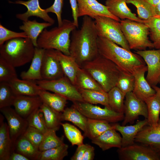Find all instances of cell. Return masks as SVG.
I'll use <instances>...</instances> for the list:
<instances>
[{"label":"cell","instance_id":"680465c9","mask_svg":"<svg viewBox=\"0 0 160 160\" xmlns=\"http://www.w3.org/2000/svg\"></svg>","mask_w":160,"mask_h":160},{"label":"cell","instance_id":"f1b7e54d","mask_svg":"<svg viewBox=\"0 0 160 160\" xmlns=\"http://www.w3.org/2000/svg\"><path fill=\"white\" fill-rule=\"evenodd\" d=\"M62 121L71 122L84 132L85 136L87 132V118L76 108L72 106L65 108L61 114Z\"/></svg>","mask_w":160,"mask_h":160},{"label":"cell","instance_id":"484cf974","mask_svg":"<svg viewBox=\"0 0 160 160\" xmlns=\"http://www.w3.org/2000/svg\"><path fill=\"white\" fill-rule=\"evenodd\" d=\"M23 23L19 27L20 29L26 33L35 47H38L37 39L40 33L44 29L52 25L47 22H39L36 20L23 21Z\"/></svg>","mask_w":160,"mask_h":160},{"label":"cell","instance_id":"7bdbcfd3","mask_svg":"<svg viewBox=\"0 0 160 160\" xmlns=\"http://www.w3.org/2000/svg\"><path fill=\"white\" fill-rule=\"evenodd\" d=\"M26 119L29 126L36 128L44 134L48 129L46 125L43 114L39 108L31 113Z\"/></svg>","mask_w":160,"mask_h":160},{"label":"cell","instance_id":"c3c4849f","mask_svg":"<svg viewBox=\"0 0 160 160\" xmlns=\"http://www.w3.org/2000/svg\"><path fill=\"white\" fill-rule=\"evenodd\" d=\"M64 0H54L53 4L50 7L45 9L47 13L55 14L57 17L58 26L62 23L61 14L63 5Z\"/></svg>","mask_w":160,"mask_h":160},{"label":"cell","instance_id":"b9f144b4","mask_svg":"<svg viewBox=\"0 0 160 160\" xmlns=\"http://www.w3.org/2000/svg\"><path fill=\"white\" fill-rule=\"evenodd\" d=\"M65 134L72 146L79 145L83 144L84 136L75 126L68 123H61Z\"/></svg>","mask_w":160,"mask_h":160},{"label":"cell","instance_id":"1f68e13d","mask_svg":"<svg viewBox=\"0 0 160 160\" xmlns=\"http://www.w3.org/2000/svg\"><path fill=\"white\" fill-rule=\"evenodd\" d=\"M147 108L148 125L156 127L159 119L160 114V97L156 93L145 101Z\"/></svg>","mask_w":160,"mask_h":160},{"label":"cell","instance_id":"d6a6232c","mask_svg":"<svg viewBox=\"0 0 160 160\" xmlns=\"http://www.w3.org/2000/svg\"><path fill=\"white\" fill-rule=\"evenodd\" d=\"M78 90L84 102L93 104H100L110 108L107 92L94 90Z\"/></svg>","mask_w":160,"mask_h":160},{"label":"cell","instance_id":"6f0895ef","mask_svg":"<svg viewBox=\"0 0 160 160\" xmlns=\"http://www.w3.org/2000/svg\"></svg>","mask_w":160,"mask_h":160},{"label":"cell","instance_id":"ee69618b","mask_svg":"<svg viewBox=\"0 0 160 160\" xmlns=\"http://www.w3.org/2000/svg\"><path fill=\"white\" fill-rule=\"evenodd\" d=\"M0 57V82H9L17 78L15 68Z\"/></svg>","mask_w":160,"mask_h":160},{"label":"cell","instance_id":"4dcf8cb0","mask_svg":"<svg viewBox=\"0 0 160 160\" xmlns=\"http://www.w3.org/2000/svg\"><path fill=\"white\" fill-rule=\"evenodd\" d=\"M15 151L27 157L30 160H37L41 152L23 135L15 143L13 151Z\"/></svg>","mask_w":160,"mask_h":160},{"label":"cell","instance_id":"83f0119b","mask_svg":"<svg viewBox=\"0 0 160 160\" xmlns=\"http://www.w3.org/2000/svg\"><path fill=\"white\" fill-rule=\"evenodd\" d=\"M38 95L44 103L55 111L62 112L67 103V99L65 97L55 93L41 89Z\"/></svg>","mask_w":160,"mask_h":160},{"label":"cell","instance_id":"30bf717a","mask_svg":"<svg viewBox=\"0 0 160 160\" xmlns=\"http://www.w3.org/2000/svg\"><path fill=\"white\" fill-rule=\"evenodd\" d=\"M117 152L120 160H160V152L140 143L121 147Z\"/></svg>","mask_w":160,"mask_h":160},{"label":"cell","instance_id":"816d5d0a","mask_svg":"<svg viewBox=\"0 0 160 160\" xmlns=\"http://www.w3.org/2000/svg\"><path fill=\"white\" fill-rule=\"evenodd\" d=\"M95 156V148L88 144V146L84 153L82 160H92Z\"/></svg>","mask_w":160,"mask_h":160},{"label":"cell","instance_id":"74e56055","mask_svg":"<svg viewBox=\"0 0 160 160\" xmlns=\"http://www.w3.org/2000/svg\"><path fill=\"white\" fill-rule=\"evenodd\" d=\"M126 3L136 7L138 17L142 20H148L156 16L155 6L145 0H127Z\"/></svg>","mask_w":160,"mask_h":160},{"label":"cell","instance_id":"52a82bcc","mask_svg":"<svg viewBox=\"0 0 160 160\" xmlns=\"http://www.w3.org/2000/svg\"><path fill=\"white\" fill-rule=\"evenodd\" d=\"M94 19L99 37L106 39L131 51L121 30L119 22L104 16H96Z\"/></svg>","mask_w":160,"mask_h":160},{"label":"cell","instance_id":"d6986e66","mask_svg":"<svg viewBox=\"0 0 160 160\" xmlns=\"http://www.w3.org/2000/svg\"><path fill=\"white\" fill-rule=\"evenodd\" d=\"M147 71V67L145 65L137 69L133 75L135 82L132 92L138 98L144 101L156 93V91L145 77V73Z\"/></svg>","mask_w":160,"mask_h":160},{"label":"cell","instance_id":"e0dca14e","mask_svg":"<svg viewBox=\"0 0 160 160\" xmlns=\"http://www.w3.org/2000/svg\"><path fill=\"white\" fill-rule=\"evenodd\" d=\"M135 142L148 145L160 152V118L157 126L146 125L137 133Z\"/></svg>","mask_w":160,"mask_h":160},{"label":"cell","instance_id":"4316f807","mask_svg":"<svg viewBox=\"0 0 160 160\" xmlns=\"http://www.w3.org/2000/svg\"><path fill=\"white\" fill-rule=\"evenodd\" d=\"M56 52L65 76L75 86L76 75L80 67L70 55H65L57 50Z\"/></svg>","mask_w":160,"mask_h":160},{"label":"cell","instance_id":"f5cc1de1","mask_svg":"<svg viewBox=\"0 0 160 160\" xmlns=\"http://www.w3.org/2000/svg\"><path fill=\"white\" fill-rule=\"evenodd\" d=\"M30 159L25 156L15 151L10 155L9 160H29Z\"/></svg>","mask_w":160,"mask_h":160},{"label":"cell","instance_id":"681fc988","mask_svg":"<svg viewBox=\"0 0 160 160\" xmlns=\"http://www.w3.org/2000/svg\"><path fill=\"white\" fill-rule=\"evenodd\" d=\"M72 10L73 22L76 28L79 26L78 6L77 0H69Z\"/></svg>","mask_w":160,"mask_h":160},{"label":"cell","instance_id":"f907efd6","mask_svg":"<svg viewBox=\"0 0 160 160\" xmlns=\"http://www.w3.org/2000/svg\"><path fill=\"white\" fill-rule=\"evenodd\" d=\"M88 144H82L78 146L73 155L70 159L71 160H82Z\"/></svg>","mask_w":160,"mask_h":160},{"label":"cell","instance_id":"bcb514c9","mask_svg":"<svg viewBox=\"0 0 160 160\" xmlns=\"http://www.w3.org/2000/svg\"><path fill=\"white\" fill-rule=\"evenodd\" d=\"M23 135L36 148L39 149L44 134L36 128L28 126Z\"/></svg>","mask_w":160,"mask_h":160},{"label":"cell","instance_id":"ffe728a7","mask_svg":"<svg viewBox=\"0 0 160 160\" xmlns=\"http://www.w3.org/2000/svg\"><path fill=\"white\" fill-rule=\"evenodd\" d=\"M127 0H106L105 6L113 15L122 19H129L140 23L144 20L136 16L132 13L126 4Z\"/></svg>","mask_w":160,"mask_h":160},{"label":"cell","instance_id":"ac0fdd59","mask_svg":"<svg viewBox=\"0 0 160 160\" xmlns=\"http://www.w3.org/2000/svg\"><path fill=\"white\" fill-rule=\"evenodd\" d=\"M43 102L38 96H17L13 105L16 112L26 119L33 112L39 108Z\"/></svg>","mask_w":160,"mask_h":160},{"label":"cell","instance_id":"f35d334b","mask_svg":"<svg viewBox=\"0 0 160 160\" xmlns=\"http://www.w3.org/2000/svg\"><path fill=\"white\" fill-rule=\"evenodd\" d=\"M68 145L64 143L55 148L41 151L38 160H62L68 154Z\"/></svg>","mask_w":160,"mask_h":160},{"label":"cell","instance_id":"603a6c76","mask_svg":"<svg viewBox=\"0 0 160 160\" xmlns=\"http://www.w3.org/2000/svg\"><path fill=\"white\" fill-rule=\"evenodd\" d=\"M45 49L35 47L34 54L30 66L28 70L22 72V79L34 81L42 80L41 71L42 59Z\"/></svg>","mask_w":160,"mask_h":160},{"label":"cell","instance_id":"d4e9b609","mask_svg":"<svg viewBox=\"0 0 160 160\" xmlns=\"http://www.w3.org/2000/svg\"><path fill=\"white\" fill-rule=\"evenodd\" d=\"M0 114V160H9L14 145L11 138L8 124L3 121Z\"/></svg>","mask_w":160,"mask_h":160},{"label":"cell","instance_id":"11a10c76","mask_svg":"<svg viewBox=\"0 0 160 160\" xmlns=\"http://www.w3.org/2000/svg\"><path fill=\"white\" fill-rule=\"evenodd\" d=\"M150 4L155 6L160 3V0H145Z\"/></svg>","mask_w":160,"mask_h":160},{"label":"cell","instance_id":"60d3db41","mask_svg":"<svg viewBox=\"0 0 160 160\" xmlns=\"http://www.w3.org/2000/svg\"><path fill=\"white\" fill-rule=\"evenodd\" d=\"M17 96L8 82H0V109L13 105Z\"/></svg>","mask_w":160,"mask_h":160},{"label":"cell","instance_id":"f6af8a7d","mask_svg":"<svg viewBox=\"0 0 160 160\" xmlns=\"http://www.w3.org/2000/svg\"><path fill=\"white\" fill-rule=\"evenodd\" d=\"M135 82V79L133 75L122 72L116 86L126 94L127 93L133 91Z\"/></svg>","mask_w":160,"mask_h":160},{"label":"cell","instance_id":"5bb4252c","mask_svg":"<svg viewBox=\"0 0 160 160\" xmlns=\"http://www.w3.org/2000/svg\"><path fill=\"white\" fill-rule=\"evenodd\" d=\"M0 110L7 121L14 147L17 140L23 135L28 126V122L25 119L21 116L10 106L1 108Z\"/></svg>","mask_w":160,"mask_h":160},{"label":"cell","instance_id":"4fadbf2b","mask_svg":"<svg viewBox=\"0 0 160 160\" xmlns=\"http://www.w3.org/2000/svg\"><path fill=\"white\" fill-rule=\"evenodd\" d=\"M42 80H52L65 76L56 50L46 49L43 55L41 71Z\"/></svg>","mask_w":160,"mask_h":160},{"label":"cell","instance_id":"f546056e","mask_svg":"<svg viewBox=\"0 0 160 160\" xmlns=\"http://www.w3.org/2000/svg\"><path fill=\"white\" fill-rule=\"evenodd\" d=\"M75 86L78 89L104 91L91 75L85 69L81 67L79 69L76 75Z\"/></svg>","mask_w":160,"mask_h":160},{"label":"cell","instance_id":"6da1fadb","mask_svg":"<svg viewBox=\"0 0 160 160\" xmlns=\"http://www.w3.org/2000/svg\"><path fill=\"white\" fill-rule=\"evenodd\" d=\"M71 34L70 55L80 67L99 55L98 36L92 18L87 16H84L80 28L75 29Z\"/></svg>","mask_w":160,"mask_h":160},{"label":"cell","instance_id":"7c38bea8","mask_svg":"<svg viewBox=\"0 0 160 160\" xmlns=\"http://www.w3.org/2000/svg\"><path fill=\"white\" fill-rule=\"evenodd\" d=\"M135 52L143 59L147 67L146 78L152 87L160 81V49L136 50Z\"/></svg>","mask_w":160,"mask_h":160},{"label":"cell","instance_id":"db71d44e","mask_svg":"<svg viewBox=\"0 0 160 160\" xmlns=\"http://www.w3.org/2000/svg\"><path fill=\"white\" fill-rule=\"evenodd\" d=\"M156 16L160 17V3L155 6Z\"/></svg>","mask_w":160,"mask_h":160},{"label":"cell","instance_id":"3957f363","mask_svg":"<svg viewBox=\"0 0 160 160\" xmlns=\"http://www.w3.org/2000/svg\"><path fill=\"white\" fill-rule=\"evenodd\" d=\"M73 21L64 19L62 24L49 30L44 29L37 39L38 47L46 49H54L69 55L70 34L76 29Z\"/></svg>","mask_w":160,"mask_h":160},{"label":"cell","instance_id":"8fae6325","mask_svg":"<svg viewBox=\"0 0 160 160\" xmlns=\"http://www.w3.org/2000/svg\"><path fill=\"white\" fill-rule=\"evenodd\" d=\"M124 101V118L122 125L133 124L140 116L148 117V110L145 102L138 98L132 92L126 94Z\"/></svg>","mask_w":160,"mask_h":160},{"label":"cell","instance_id":"cb8c5ba5","mask_svg":"<svg viewBox=\"0 0 160 160\" xmlns=\"http://www.w3.org/2000/svg\"><path fill=\"white\" fill-rule=\"evenodd\" d=\"M17 96H38L41 89L34 81L15 78L8 82Z\"/></svg>","mask_w":160,"mask_h":160},{"label":"cell","instance_id":"7a4b0ae2","mask_svg":"<svg viewBox=\"0 0 160 160\" xmlns=\"http://www.w3.org/2000/svg\"><path fill=\"white\" fill-rule=\"evenodd\" d=\"M99 54L115 63L123 73L134 75L138 69L146 65L138 55L106 39L98 37Z\"/></svg>","mask_w":160,"mask_h":160},{"label":"cell","instance_id":"7dc6e473","mask_svg":"<svg viewBox=\"0 0 160 160\" xmlns=\"http://www.w3.org/2000/svg\"><path fill=\"white\" fill-rule=\"evenodd\" d=\"M19 37L28 38L24 32H17L12 31L0 24V46L8 40Z\"/></svg>","mask_w":160,"mask_h":160},{"label":"cell","instance_id":"7402d4cb","mask_svg":"<svg viewBox=\"0 0 160 160\" xmlns=\"http://www.w3.org/2000/svg\"><path fill=\"white\" fill-rule=\"evenodd\" d=\"M91 140L92 143L98 146L103 151L112 148H120L122 146V137L114 128L106 130Z\"/></svg>","mask_w":160,"mask_h":160},{"label":"cell","instance_id":"836d02e7","mask_svg":"<svg viewBox=\"0 0 160 160\" xmlns=\"http://www.w3.org/2000/svg\"><path fill=\"white\" fill-rule=\"evenodd\" d=\"M109 123L105 120L87 118V132L85 136L92 140L106 130L114 128Z\"/></svg>","mask_w":160,"mask_h":160},{"label":"cell","instance_id":"2e32d148","mask_svg":"<svg viewBox=\"0 0 160 160\" xmlns=\"http://www.w3.org/2000/svg\"><path fill=\"white\" fill-rule=\"evenodd\" d=\"M10 3L22 4L26 7L27 10L25 12L17 14L16 15L17 18L23 21L28 20V18L31 16H36L52 25L55 23L54 20L49 15L45 9H44L41 7L39 0L27 1L17 0L15 2L10 1Z\"/></svg>","mask_w":160,"mask_h":160},{"label":"cell","instance_id":"8d00e7d4","mask_svg":"<svg viewBox=\"0 0 160 160\" xmlns=\"http://www.w3.org/2000/svg\"><path fill=\"white\" fill-rule=\"evenodd\" d=\"M55 129H48L44 134L39 149L40 151L58 147L64 143V136H57Z\"/></svg>","mask_w":160,"mask_h":160},{"label":"cell","instance_id":"ab89813d","mask_svg":"<svg viewBox=\"0 0 160 160\" xmlns=\"http://www.w3.org/2000/svg\"><path fill=\"white\" fill-rule=\"evenodd\" d=\"M143 23L148 27L151 39L154 48L160 49V17L155 16L148 20H144Z\"/></svg>","mask_w":160,"mask_h":160},{"label":"cell","instance_id":"44dd1931","mask_svg":"<svg viewBox=\"0 0 160 160\" xmlns=\"http://www.w3.org/2000/svg\"><path fill=\"white\" fill-rule=\"evenodd\" d=\"M148 125L147 119L138 120L134 125H120L118 124L113 125L114 129L122 135V146L125 147L134 144L136 136L145 126Z\"/></svg>","mask_w":160,"mask_h":160},{"label":"cell","instance_id":"8992f818","mask_svg":"<svg viewBox=\"0 0 160 160\" xmlns=\"http://www.w3.org/2000/svg\"><path fill=\"white\" fill-rule=\"evenodd\" d=\"M120 23L131 50H143L154 48L153 43L149 39V31L145 24L129 19L120 20Z\"/></svg>","mask_w":160,"mask_h":160},{"label":"cell","instance_id":"d590c367","mask_svg":"<svg viewBox=\"0 0 160 160\" xmlns=\"http://www.w3.org/2000/svg\"><path fill=\"white\" fill-rule=\"evenodd\" d=\"M107 93L110 108L116 112L124 113V100L126 94L116 86Z\"/></svg>","mask_w":160,"mask_h":160},{"label":"cell","instance_id":"9c48e42d","mask_svg":"<svg viewBox=\"0 0 160 160\" xmlns=\"http://www.w3.org/2000/svg\"><path fill=\"white\" fill-rule=\"evenodd\" d=\"M72 106L78 110L87 118L105 120L116 123L123 120L124 114L118 113L111 108L105 106L103 108L85 102H73Z\"/></svg>","mask_w":160,"mask_h":160},{"label":"cell","instance_id":"5b68a950","mask_svg":"<svg viewBox=\"0 0 160 160\" xmlns=\"http://www.w3.org/2000/svg\"><path fill=\"white\" fill-rule=\"evenodd\" d=\"M35 47L28 38H17L6 41L0 46V57L15 67L31 61Z\"/></svg>","mask_w":160,"mask_h":160},{"label":"cell","instance_id":"9a60e30c","mask_svg":"<svg viewBox=\"0 0 160 160\" xmlns=\"http://www.w3.org/2000/svg\"><path fill=\"white\" fill-rule=\"evenodd\" d=\"M78 17L88 16L92 19L97 16L112 18L119 22L120 19L113 15L107 7L97 0H77Z\"/></svg>","mask_w":160,"mask_h":160},{"label":"cell","instance_id":"e575fe53","mask_svg":"<svg viewBox=\"0 0 160 160\" xmlns=\"http://www.w3.org/2000/svg\"><path fill=\"white\" fill-rule=\"evenodd\" d=\"M43 113L47 127L58 130L61 125L62 112H58L43 103L39 108Z\"/></svg>","mask_w":160,"mask_h":160},{"label":"cell","instance_id":"277c9868","mask_svg":"<svg viewBox=\"0 0 160 160\" xmlns=\"http://www.w3.org/2000/svg\"><path fill=\"white\" fill-rule=\"evenodd\" d=\"M81 68L87 71L107 92L116 86L122 72L113 62L99 54Z\"/></svg>","mask_w":160,"mask_h":160},{"label":"cell","instance_id":"ba28073f","mask_svg":"<svg viewBox=\"0 0 160 160\" xmlns=\"http://www.w3.org/2000/svg\"><path fill=\"white\" fill-rule=\"evenodd\" d=\"M35 81L41 89L61 95L73 102H84L79 90L65 76L55 80Z\"/></svg>","mask_w":160,"mask_h":160},{"label":"cell","instance_id":"9f6ffc18","mask_svg":"<svg viewBox=\"0 0 160 160\" xmlns=\"http://www.w3.org/2000/svg\"><path fill=\"white\" fill-rule=\"evenodd\" d=\"M152 87L156 91V93L160 97V88L156 86H153Z\"/></svg>","mask_w":160,"mask_h":160}]
</instances>
